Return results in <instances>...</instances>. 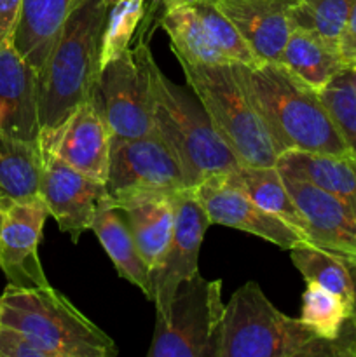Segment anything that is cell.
Segmentation results:
<instances>
[{
	"label": "cell",
	"mask_w": 356,
	"mask_h": 357,
	"mask_svg": "<svg viewBox=\"0 0 356 357\" xmlns=\"http://www.w3.org/2000/svg\"><path fill=\"white\" fill-rule=\"evenodd\" d=\"M232 68L274 139L279 155L288 150L351 155L348 142L318 91L297 80L276 63H234Z\"/></svg>",
	"instance_id": "obj_1"
},
{
	"label": "cell",
	"mask_w": 356,
	"mask_h": 357,
	"mask_svg": "<svg viewBox=\"0 0 356 357\" xmlns=\"http://www.w3.org/2000/svg\"><path fill=\"white\" fill-rule=\"evenodd\" d=\"M107 14L105 0H84L66 20L54 49L38 73L40 132L61 126L96 89Z\"/></svg>",
	"instance_id": "obj_2"
},
{
	"label": "cell",
	"mask_w": 356,
	"mask_h": 357,
	"mask_svg": "<svg viewBox=\"0 0 356 357\" xmlns=\"http://www.w3.org/2000/svg\"><path fill=\"white\" fill-rule=\"evenodd\" d=\"M323 356H342L341 340H325L300 319L285 316L257 282H244L227 302L216 357Z\"/></svg>",
	"instance_id": "obj_3"
},
{
	"label": "cell",
	"mask_w": 356,
	"mask_h": 357,
	"mask_svg": "<svg viewBox=\"0 0 356 357\" xmlns=\"http://www.w3.org/2000/svg\"><path fill=\"white\" fill-rule=\"evenodd\" d=\"M152 105L156 132L180 162L188 187L239 167L195 94L171 82L157 65L152 72Z\"/></svg>",
	"instance_id": "obj_4"
},
{
	"label": "cell",
	"mask_w": 356,
	"mask_h": 357,
	"mask_svg": "<svg viewBox=\"0 0 356 357\" xmlns=\"http://www.w3.org/2000/svg\"><path fill=\"white\" fill-rule=\"evenodd\" d=\"M187 87L201 101L216 135L239 166H276L279 150L239 86L232 65H198L177 58Z\"/></svg>",
	"instance_id": "obj_5"
},
{
	"label": "cell",
	"mask_w": 356,
	"mask_h": 357,
	"mask_svg": "<svg viewBox=\"0 0 356 357\" xmlns=\"http://www.w3.org/2000/svg\"><path fill=\"white\" fill-rule=\"evenodd\" d=\"M2 300L0 326L37 338L59 357L117 356L115 342L52 286L17 288L7 284Z\"/></svg>",
	"instance_id": "obj_6"
},
{
	"label": "cell",
	"mask_w": 356,
	"mask_h": 357,
	"mask_svg": "<svg viewBox=\"0 0 356 357\" xmlns=\"http://www.w3.org/2000/svg\"><path fill=\"white\" fill-rule=\"evenodd\" d=\"M225 303L222 279L201 274L185 279L175 289L164 312H156L149 357H216Z\"/></svg>",
	"instance_id": "obj_7"
},
{
	"label": "cell",
	"mask_w": 356,
	"mask_h": 357,
	"mask_svg": "<svg viewBox=\"0 0 356 357\" xmlns=\"http://www.w3.org/2000/svg\"><path fill=\"white\" fill-rule=\"evenodd\" d=\"M133 47L100 70L96 98L110 132L121 138H142L156 132L152 105L154 61L149 37L140 33Z\"/></svg>",
	"instance_id": "obj_8"
},
{
	"label": "cell",
	"mask_w": 356,
	"mask_h": 357,
	"mask_svg": "<svg viewBox=\"0 0 356 357\" xmlns=\"http://www.w3.org/2000/svg\"><path fill=\"white\" fill-rule=\"evenodd\" d=\"M105 187L110 199L136 192L175 194L191 188L180 162L157 132L142 138L112 135L110 167Z\"/></svg>",
	"instance_id": "obj_9"
},
{
	"label": "cell",
	"mask_w": 356,
	"mask_h": 357,
	"mask_svg": "<svg viewBox=\"0 0 356 357\" xmlns=\"http://www.w3.org/2000/svg\"><path fill=\"white\" fill-rule=\"evenodd\" d=\"M192 192L201 202L212 225H223L243 230L251 236L269 241L279 250L285 251L293 250L297 246H304V244H311L285 220L260 208L234 181L230 171L206 178L201 183L192 187Z\"/></svg>",
	"instance_id": "obj_10"
},
{
	"label": "cell",
	"mask_w": 356,
	"mask_h": 357,
	"mask_svg": "<svg viewBox=\"0 0 356 357\" xmlns=\"http://www.w3.org/2000/svg\"><path fill=\"white\" fill-rule=\"evenodd\" d=\"M38 149L54 153L86 176L107 183L112 132L98 103L96 93L91 94L61 126L40 132Z\"/></svg>",
	"instance_id": "obj_11"
},
{
	"label": "cell",
	"mask_w": 356,
	"mask_h": 357,
	"mask_svg": "<svg viewBox=\"0 0 356 357\" xmlns=\"http://www.w3.org/2000/svg\"><path fill=\"white\" fill-rule=\"evenodd\" d=\"M42 197L0 202V268L7 282L17 288H45L49 284L38 258L45 218Z\"/></svg>",
	"instance_id": "obj_12"
},
{
	"label": "cell",
	"mask_w": 356,
	"mask_h": 357,
	"mask_svg": "<svg viewBox=\"0 0 356 357\" xmlns=\"http://www.w3.org/2000/svg\"><path fill=\"white\" fill-rule=\"evenodd\" d=\"M40 155L38 194L59 230L77 243L86 230H91L98 208L108 195L107 187L73 169L54 153L40 150Z\"/></svg>",
	"instance_id": "obj_13"
},
{
	"label": "cell",
	"mask_w": 356,
	"mask_h": 357,
	"mask_svg": "<svg viewBox=\"0 0 356 357\" xmlns=\"http://www.w3.org/2000/svg\"><path fill=\"white\" fill-rule=\"evenodd\" d=\"M173 202L175 227L170 248L163 264L152 272L156 312H164L178 284L199 272V251L206 230L212 225L192 188L175 192Z\"/></svg>",
	"instance_id": "obj_14"
},
{
	"label": "cell",
	"mask_w": 356,
	"mask_h": 357,
	"mask_svg": "<svg viewBox=\"0 0 356 357\" xmlns=\"http://www.w3.org/2000/svg\"><path fill=\"white\" fill-rule=\"evenodd\" d=\"M281 176L306 222L311 244L337 255L349 267H356V213L304 178L286 173Z\"/></svg>",
	"instance_id": "obj_15"
},
{
	"label": "cell",
	"mask_w": 356,
	"mask_h": 357,
	"mask_svg": "<svg viewBox=\"0 0 356 357\" xmlns=\"http://www.w3.org/2000/svg\"><path fill=\"white\" fill-rule=\"evenodd\" d=\"M260 63H276L293 30L295 0H213Z\"/></svg>",
	"instance_id": "obj_16"
},
{
	"label": "cell",
	"mask_w": 356,
	"mask_h": 357,
	"mask_svg": "<svg viewBox=\"0 0 356 357\" xmlns=\"http://www.w3.org/2000/svg\"><path fill=\"white\" fill-rule=\"evenodd\" d=\"M0 131L38 142V75L14 47L0 44Z\"/></svg>",
	"instance_id": "obj_17"
},
{
	"label": "cell",
	"mask_w": 356,
	"mask_h": 357,
	"mask_svg": "<svg viewBox=\"0 0 356 357\" xmlns=\"http://www.w3.org/2000/svg\"><path fill=\"white\" fill-rule=\"evenodd\" d=\"M175 194L168 192H136L124 197L110 199L121 209L143 260L156 271L170 248L175 227Z\"/></svg>",
	"instance_id": "obj_18"
},
{
	"label": "cell",
	"mask_w": 356,
	"mask_h": 357,
	"mask_svg": "<svg viewBox=\"0 0 356 357\" xmlns=\"http://www.w3.org/2000/svg\"><path fill=\"white\" fill-rule=\"evenodd\" d=\"M84 0H23L14 47L37 72L44 68L66 20Z\"/></svg>",
	"instance_id": "obj_19"
},
{
	"label": "cell",
	"mask_w": 356,
	"mask_h": 357,
	"mask_svg": "<svg viewBox=\"0 0 356 357\" xmlns=\"http://www.w3.org/2000/svg\"><path fill=\"white\" fill-rule=\"evenodd\" d=\"M91 230L114 264L119 278L135 284L150 302H154L152 272L136 246L124 213L110 204L108 195L101 201Z\"/></svg>",
	"instance_id": "obj_20"
},
{
	"label": "cell",
	"mask_w": 356,
	"mask_h": 357,
	"mask_svg": "<svg viewBox=\"0 0 356 357\" xmlns=\"http://www.w3.org/2000/svg\"><path fill=\"white\" fill-rule=\"evenodd\" d=\"M281 173L304 178L334 197L341 199L356 213V155H330L288 150L276 162Z\"/></svg>",
	"instance_id": "obj_21"
},
{
	"label": "cell",
	"mask_w": 356,
	"mask_h": 357,
	"mask_svg": "<svg viewBox=\"0 0 356 357\" xmlns=\"http://www.w3.org/2000/svg\"><path fill=\"white\" fill-rule=\"evenodd\" d=\"M278 65L318 93L344 72L341 54L316 33L299 26H293Z\"/></svg>",
	"instance_id": "obj_22"
},
{
	"label": "cell",
	"mask_w": 356,
	"mask_h": 357,
	"mask_svg": "<svg viewBox=\"0 0 356 357\" xmlns=\"http://www.w3.org/2000/svg\"><path fill=\"white\" fill-rule=\"evenodd\" d=\"M40 171L38 142L0 131V202L38 197Z\"/></svg>",
	"instance_id": "obj_23"
},
{
	"label": "cell",
	"mask_w": 356,
	"mask_h": 357,
	"mask_svg": "<svg viewBox=\"0 0 356 357\" xmlns=\"http://www.w3.org/2000/svg\"><path fill=\"white\" fill-rule=\"evenodd\" d=\"M230 174H232L234 181L260 208H264L265 211L285 220L288 225H292L300 236H304L311 243L309 236H307L306 222H304L302 215L297 209L288 188L285 187V181H283V176L278 167L239 166L237 169L230 171Z\"/></svg>",
	"instance_id": "obj_24"
},
{
	"label": "cell",
	"mask_w": 356,
	"mask_h": 357,
	"mask_svg": "<svg viewBox=\"0 0 356 357\" xmlns=\"http://www.w3.org/2000/svg\"><path fill=\"white\" fill-rule=\"evenodd\" d=\"M290 258L297 271L302 274L304 281L321 286L327 291L341 296L346 305L351 309L355 307V281L351 268L341 257L318 246L304 244L290 250Z\"/></svg>",
	"instance_id": "obj_25"
},
{
	"label": "cell",
	"mask_w": 356,
	"mask_h": 357,
	"mask_svg": "<svg viewBox=\"0 0 356 357\" xmlns=\"http://www.w3.org/2000/svg\"><path fill=\"white\" fill-rule=\"evenodd\" d=\"M351 6L353 0H295L292 7L293 26L313 31L341 54V38Z\"/></svg>",
	"instance_id": "obj_26"
},
{
	"label": "cell",
	"mask_w": 356,
	"mask_h": 357,
	"mask_svg": "<svg viewBox=\"0 0 356 357\" xmlns=\"http://www.w3.org/2000/svg\"><path fill=\"white\" fill-rule=\"evenodd\" d=\"M351 314L353 309L346 305L341 296L327 291L314 282H307L299 319L313 328L321 338L337 342Z\"/></svg>",
	"instance_id": "obj_27"
},
{
	"label": "cell",
	"mask_w": 356,
	"mask_h": 357,
	"mask_svg": "<svg viewBox=\"0 0 356 357\" xmlns=\"http://www.w3.org/2000/svg\"><path fill=\"white\" fill-rule=\"evenodd\" d=\"M147 13V0H119L108 7L100 44V68L129 47Z\"/></svg>",
	"instance_id": "obj_28"
},
{
	"label": "cell",
	"mask_w": 356,
	"mask_h": 357,
	"mask_svg": "<svg viewBox=\"0 0 356 357\" xmlns=\"http://www.w3.org/2000/svg\"><path fill=\"white\" fill-rule=\"evenodd\" d=\"M195 13L199 14L208 33L209 40L213 42L216 49L223 54V58L229 63L237 65H257L260 63L250 45L244 42L239 31L236 30L232 23L222 14V10L213 3V0H192Z\"/></svg>",
	"instance_id": "obj_29"
},
{
	"label": "cell",
	"mask_w": 356,
	"mask_h": 357,
	"mask_svg": "<svg viewBox=\"0 0 356 357\" xmlns=\"http://www.w3.org/2000/svg\"><path fill=\"white\" fill-rule=\"evenodd\" d=\"M320 94L349 149L356 155V94L346 72L339 73Z\"/></svg>",
	"instance_id": "obj_30"
},
{
	"label": "cell",
	"mask_w": 356,
	"mask_h": 357,
	"mask_svg": "<svg viewBox=\"0 0 356 357\" xmlns=\"http://www.w3.org/2000/svg\"><path fill=\"white\" fill-rule=\"evenodd\" d=\"M0 357H59L37 338L14 328L0 326Z\"/></svg>",
	"instance_id": "obj_31"
},
{
	"label": "cell",
	"mask_w": 356,
	"mask_h": 357,
	"mask_svg": "<svg viewBox=\"0 0 356 357\" xmlns=\"http://www.w3.org/2000/svg\"><path fill=\"white\" fill-rule=\"evenodd\" d=\"M341 58L344 70H356V0H353L348 23L341 38Z\"/></svg>",
	"instance_id": "obj_32"
},
{
	"label": "cell",
	"mask_w": 356,
	"mask_h": 357,
	"mask_svg": "<svg viewBox=\"0 0 356 357\" xmlns=\"http://www.w3.org/2000/svg\"><path fill=\"white\" fill-rule=\"evenodd\" d=\"M23 0H0V44L14 37Z\"/></svg>",
	"instance_id": "obj_33"
},
{
	"label": "cell",
	"mask_w": 356,
	"mask_h": 357,
	"mask_svg": "<svg viewBox=\"0 0 356 357\" xmlns=\"http://www.w3.org/2000/svg\"><path fill=\"white\" fill-rule=\"evenodd\" d=\"M341 344L344 356H356V298L351 317L348 319L341 333Z\"/></svg>",
	"instance_id": "obj_34"
},
{
	"label": "cell",
	"mask_w": 356,
	"mask_h": 357,
	"mask_svg": "<svg viewBox=\"0 0 356 357\" xmlns=\"http://www.w3.org/2000/svg\"><path fill=\"white\" fill-rule=\"evenodd\" d=\"M346 75H348L349 82H351L353 89H355V94H356V70H344Z\"/></svg>",
	"instance_id": "obj_35"
},
{
	"label": "cell",
	"mask_w": 356,
	"mask_h": 357,
	"mask_svg": "<svg viewBox=\"0 0 356 357\" xmlns=\"http://www.w3.org/2000/svg\"><path fill=\"white\" fill-rule=\"evenodd\" d=\"M351 268V275H353V281H355V289H356V267H349Z\"/></svg>",
	"instance_id": "obj_36"
},
{
	"label": "cell",
	"mask_w": 356,
	"mask_h": 357,
	"mask_svg": "<svg viewBox=\"0 0 356 357\" xmlns=\"http://www.w3.org/2000/svg\"><path fill=\"white\" fill-rule=\"evenodd\" d=\"M2 309H3V300H2V295H0V319H2Z\"/></svg>",
	"instance_id": "obj_37"
},
{
	"label": "cell",
	"mask_w": 356,
	"mask_h": 357,
	"mask_svg": "<svg viewBox=\"0 0 356 357\" xmlns=\"http://www.w3.org/2000/svg\"><path fill=\"white\" fill-rule=\"evenodd\" d=\"M115 2H119V0H105V3H107L108 7H112V6H114Z\"/></svg>",
	"instance_id": "obj_38"
}]
</instances>
